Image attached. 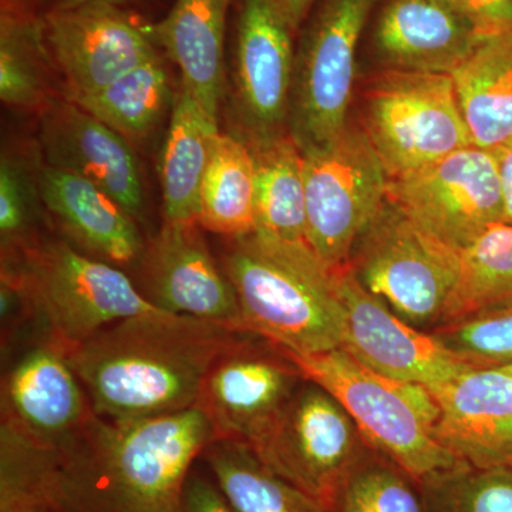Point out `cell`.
Listing matches in <instances>:
<instances>
[{"label": "cell", "mask_w": 512, "mask_h": 512, "mask_svg": "<svg viewBox=\"0 0 512 512\" xmlns=\"http://www.w3.org/2000/svg\"><path fill=\"white\" fill-rule=\"evenodd\" d=\"M212 440L195 407L131 421L94 414L53 446L0 429V498L52 512H183L192 464Z\"/></svg>", "instance_id": "cell-1"}, {"label": "cell", "mask_w": 512, "mask_h": 512, "mask_svg": "<svg viewBox=\"0 0 512 512\" xmlns=\"http://www.w3.org/2000/svg\"><path fill=\"white\" fill-rule=\"evenodd\" d=\"M244 333L158 311L114 323L67 357L97 416L150 419L194 409L208 370Z\"/></svg>", "instance_id": "cell-2"}, {"label": "cell", "mask_w": 512, "mask_h": 512, "mask_svg": "<svg viewBox=\"0 0 512 512\" xmlns=\"http://www.w3.org/2000/svg\"><path fill=\"white\" fill-rule=\"evenodd\" d=\"M220 262L237 293L244 332L296 355L340 348L345 312L336 274L305 241L261 232L227 238Z\"/></svg>", "instance_id": "cell-3"}, {"label": "cell", "mask_w": 512, "mask_h": 512, "mask_svg": "<svg viewBox=\"0 0 512 512\" xmlns=\"http://www.w3.org/2000/svg\"><path fill=\"white\" fill-rule=\"evenodd\" d=\"M2 271L15 276L45 339L66 353L114 323L160 311L123 269L84 255L62 238H42L15 258L2 259Z\"/></svg>", "instance_id": "cell-4"}, {"label": "cell", "mask_w": 512, "mask_h": 512, "mask_svg": "<svg viewBox=\"0 0 512 512\" xmlns=\"http://www.w3.org/2000/svg\"><path fill=\"white\" fill-rule=\"evenodd\" d=\"M285 352L306 380L319 384L342 404L367 446L417 483L461 463L434 439L439 406L423 384L379 375L342 348L316 355Z\"/></svg>", "instance_id": "cell-5"}, {"label": "cell", "mask_w": 512, "mask_h": 512, "mask_svg": "<svg viewBox=\"0 0 512 512\" xmlns=\"http://www.w3.org/2000/svg\"><path fill=\"white\" fill-rule=\"evenodd\" d=\"M348 266L357 281L404 322L427 330L439 325L460 272V251L384 201L357 238Z\"/></svg>", "instance_id": "cell-6"}, {"label": "cell", "mask_w": 512, "mask_h": 512, "mask_svg": "<svg viewBox=\"0 0 512 512\" xmlns=\"http://www.w3.org/2000/svg\"><path fill=\"white\" fill-rule=\"evenodd\" d=\"M362 123L389 178L474 146L451 74L377 72L363 94Z\"/></svg>", "instance_id": "cell-7"}, {"label": "cell", "mask_w": 512, "mask_h": 512, "mask_svg": "<svg viewBox=\"0 0 512 512\" xmlns=\"http://www.w3.org/2000/svg\"><path fill=\"white\" fill-rule=\"evenodd\" d=\"M379 0H322L303 29L293 64L288 134L302 154L349 124L357 49Z\"/></svg>", "instance_id": "cell-8"}, {"label": "cell", "mask_w": 512, "mask_h": 512, "mask_svg": "<svg viewBox=\"0 0 512 512\" xmlns=\"http://www.w3.org/2000/svg\"><path fill=\"white\" fill-rule=\"evenodd\" d=\"M302 156L305 241L336 271L383 207L389 177L365 130L350 121L335 140Z\"/></svg>", "instance_id": "cell-9"}, {"label": "cell", "mask_w": 512, "mask_h": 512, "mask_svg": "<svg viewBox=\"0 0 512 512\" xmlns=\"http://www.w3.org/2000/svg\"><path fill=\"white\" fill-rule=\"evenodd\" d=\"M370 450L342 404L306 379L254 448L265 466L328 510L339 485Z\"/></svg>", "instance_id": "cell-10"}, {"label": "cell", "mask_w": 512, "mask_h": 512, "mask_svg": "<svg viewBox=\"0 0 512 512\" xmlns=\"http://www.w3.org/2000/svg\"><path fill=\"white\" fill-rule=\"evenodd\" d=\"M386 198L448 247L463 251L504 224V197L493 151L470 146L413 173L389 178Z\"/></svg>", "instance_id": "cell-11"}, {"label": "cell", "mask_w": 512, "mask_h": 512, "mask_svg": "<svg viewBox=\"0 0 512 512\" xmlns=\"http://www.w3.org/2000/svg\"><path fill=\"white\" fill-rule=\"evenodd\" d=\"M305 377L281 346L244 333L208 370L195 409L214 440L255 448L268 436Z\"/></svg>", "instance_id": "cell-12"}, {"label": "cell", "mask_w": 512, "mask_h": 512, "mask_svg": "<svg viewBox=\"0 0 512 512\" xmlns=\"http://www.w3.org/2000/svg\"><path fill=\"white\" fill-rule=\"evenodd\" d=\"M293 33L275 0H239L232 57V134L247 144L288 134Z\"/></svg>", "instance_id": "cell-13"}, {"label": "cell", "mask_w": 512, "mask_h": 512, "mask_svg": "<svg viewBox=\"0 0 512 512\" xmlns=\"http://www.w3.org/2000/svg\"><path fill=\"white\" fill-rule=\"evenodd\" d=\"M47 46L63 77L66 99L100 92L158 56L146 23L121 6L87 3L46 13Z\"/></svg>", "instance_id": "cell-14"}, {"label": "cell", "mask_w": 512, "mask_h": 512, "mask_svg": "<svg viewBox=\"0 0 512 512\" xmlns=\"http://www.w3.org/2000/svg\"><path fill=\"white\" fill-rule=\"evenodd\" d=\"M335 274L345 312L340 348L360 365L390 379L426 387L471 370L430 332L404 322L382 299L363 288L348 265Z\"/></svg>", "instance_id": "cell-15"}, {"label": "cell", "mask_w": 512, "mask_h": 512, "mask_svg": "<svg viewBox=\"0 0 512 512\" xmlns=\"http://www.w3.org/2000/svg\"><path fill=\"white\" fill-rule=\"evenodd\" d=\"M201 225L163 222L136 266L138 291L154 308L241 330L237 293L214 258Z\"/></svg>", "instance_id": "cell-16"}, {"label": "cell", "mask_w": 512, "mask_h": 512, "mask_svg": "<svg viewBox=\"0 0 512 512\" xmlns=\"http://www.w3.org/2000/svg\"><path fill=\"white\" fill-rule=\"evenodd\" d=\"M45 164L79 175L106 191L138 222L146 214V190L130 141L79 104L56 97L39 113Z\"/></svg>", "instance_id": "cell-17"}, {"label": "cell", "mask_w": 512, "mask_h": 512, "mask_svg": "<svg viewBox=\"0 0 512 512\" xmlns=\"http://www.w3.org/2000/svg\"><path fill=\"white\" fill-rule=\"evenodd\" d=\"M92 402L62 348L43 338L2 382V426L37 446H53L94 416Z\"/></svg>", "instance_id": "cell-18"}, {"label": "cell", "mask_w": 512, "mask_h": 512, "mask_svg": "<svg viewBox=\"0 0 512 512\" xmlns=\"http://www.w3.org/2000/svg\"><path fill=\"white\" fill-rule=\"evenodd\" d=\"M484 40L453 0H387L370 45L379 72L453 74Z\"/></svg>", "instance_id": "cell-19"}, {"label": "cell", "mask_w": 512, "mask_h": 512, "mask_svg": "<svg viewBox=\"0 0 512 512\" xmlns=\"http://www.w3.org/2000/svg\"><path fill=\"white\" fill-rule=\"evenodd\" d=\"M439 406L434 439L477 468L512 467V376L471 369L427 387Z\"/></svg>", "instance_id": "cell-20"}, {"label": "cell", "mask_w": 512, "mask_h": 512, "mask_svg": "<svg viewBox=\"0 0 512 512\" xmlns=\"http://www.w3.org/2000/svg\"><path fill=\"white\" fill-rule=\"evenodd\" d=\"M43 208L77 251L117 268H136L146 239L138 221L100 187L79 175L39 165Z\"/></svg>", "instance_id": "cell-21"}, {"label": "cell", "mask_w": 512, "mask_h": 512, "mask_svg": "<svg viewBox=\"0 0 512 512\" xmlns=\"http://www.w3.org/2000/svg\"><path fill=\"white\" fill-rule=\"evenodd\" d=\"M232 0H175L157 23L146 25L157 49L180 69L181 87L220 121L225 94V35Z\"/></svg>", "instance_id": "cell-22"}, {"label": "cell", "mask_w": 512, "mask_h": 512, "mask_svg": "<svg viewBox=\"0 0 512 512\" xmlns=\"http://www.w3.org/2000/svg\"><path fill=\"white\" fill-rule=\"evenodd\" d=\"M220 134V121L211 119L180 87L160 158L164 222L194 224L200 220L202 183Z\"/></svg>", "instance_id": "cell-23"}, {"label": "cell", "mask_w": 512, "mask_h": 512, "mask_svg": "<svg viewBox=\"0 0 512 512\" xmlns=\"http://www.w3.org/2000/svg\"><path fill=\"white\" fill-rule=\"evenodd\" d=\"M474 146L494 150L512 140V33L485 39L451 74Z\"/></svg>", "instance_id": "cell-24"}, {"label": "cell", "mask_w": 512, "mask_h": 512, "mask_svg": "<svg viewBox=\"0 0 512 512\" xmlns=\"http://www.w3.org/2000/svg\"><path fill=\"white\" fill-rule=\"evenodd\" d=\"M45 20L22 3H2L0 15V99L15 110L40 113L55 100Z\"/></svg>", "instance_id": "cell-25"}, {"label": "cell", "mask_w": 512, "mask_h": 512, "mask_svg": "<svg viewBox=\"0 0 512 512\" xmlns=\"http://www.w3.org/2000/svg\"><path fill=\"white\" fill-rule=\"evenodd\" d=\"M247 146L255 164V232L282 241H305L306 194L301 150L289 134Z\"/></svg>", "instance_id": "cell-26"}, {"label": "cell", "mask_w": 512, "mask_h": 512, "mask_svg": "<svg viewBox=\"0 0 512 512\" xmlns=\"http://www.w3.org/2000/svg\"><path fill=\"white\" fill-rule=\"evenodd\" d=\"M201 457L222 495L237 512H330L265 466L248 444L212 440Z\"/></svg>", "instance_id": "cell-27"}, {"label": "cell", "mask_w": 512, "mask_h": 512, "mask_svg": "<svg viewBox=\"0 0 512 512\" xmlns=\"http://www.w3.org/2000/svg\"><path fill=\"white\" fill-rule=\"evenodd\" d=\"M200 225L224 238L256 231L255 164L251 148L221 133L201 188Z\"/></svg>", "instance_id": "cell-28"}, {"label": "cell", "mask_w": 512, "mask_h": 512, "mask_svg": "<svg viewBox=\"0 0 512 512\" xmlns=\"http://www.w3.org/2000/svg\"><path fill=\"white\" fill-rule=\"evenodd\" d=\"M174 97L158 55L100 92L72 101L133 143L150 137L160 126L165 113L173 110Z\"/></svg>", "instance_id": "cell-29"}, {"label": "cell", "mask_w": 512, "mask_h": 512, "mask_svg": "<svg viewBox=\"0 0 512 512\" xmlns=\"http://www.w3.org/2000/svg\"><path fill=\"white\" fill-rule=\"evenodd\" d=\"M512 305V225L488 228L460 251V272L441 323Z\"/></svg>", "instance_id": "cell-30"}, {"label": "cell", "mask_w": 512, "mask_h": 512, "mask_svg": "<svg viewBox=\"0 0 512 512\" xmlns=\"http://www.w3.org/2000/svg\"><path fill=\"white\" fill-rule=\"evenodd\" d=\"M330 512H426L420 485L370 450L339 485Z\"/></svg>", "instance_id": "cell-31"}, {"label": "cell", "mask_w": 512, "mask_h": 512, "mask_svg": "<svg viewBox=\"0 0 512 512\" xmlns=\"http://www.w3.org/2000/svg\"><path fill=\"white\" fill-rule=\"evenodd\" d=\"M426 512H512V467L461 463L420 481Z\"/></svg>", "instance_id": "cell-32"}, {"label": "cell", "mask_w": 512, "mask_h": 512, "mask_svg": "<svg viewBox=\"0 0 512 512\" xmlns=\"http://www.w3.org/2000/svg\"><path fill=\"white\" fill-rule=\"evenodd\" d=\"M45 211L39 191V165L19 154L0 161V242L2 259L15 258L42 237L39 224Z\"/></svg>", "instance_id": "cell-33"}, {"label": "cell", "mask_w": 512, "mask_h": 512, "mask_svg": "<svg viewBox=\"0 0 512 512\" xmlns=\"http://www.w3.org/2000/svg\"><path fill=\"white\" fill-rule=\"evenodd\" d=\"M429 332L471 369L512 365V305L441 323Z\"/></svg>", "instance_id": "cell-34"}, {"label": "cell", "mask_w": 512, "mask_h": 512, "mask_svg": "<svg viewBox=\"0 0 512 512\" xmlns=\"http://www.w3.org/2000/svg\"><path fill=\"white\" fill-rule=\"evenodd\" d=\"M483 39L512 33V0H453Z\"/></svg>", "instance_id": "cell-35"}, {"label": "cell", "mask_w": 512, "mask_h": 512, "mask_svg": "<svg viewBox=\"0 0 512 512\" xmlns=\"http://www.w3.org/2000/svg\"><path fill=\"white\" fill-rule=\"evenodd\" d=\"M183 512H237L222 495L217 484H212L198 476L190 474L185 484Z\"/></svg>", "instance_id": "cell-36"}, {"label": "cell", "mask_w": 512, "mask_h": 512, "mask_svg": "<svg viewBox=\"0 0 512 512\" xmlns=\"http://www.w3.org/2000/svg\"><path fill=\"white\" fill-rule=\"evenodd\" d=\"M504 197V224L512 225V140L494 148Z\"/></svg>", "instance_id": "cell-37"}, {"label": "cell", "mask_w": 512, "mask_h": 512, "mask_svg": "<svg viewBox=\"0 0 512 512\" xmlns=\"http://www.w3.org/2000/svg\"><path fill=\"white\" fill-rule=\"evenodd\" d=\"M275 2L293 32H298L311 16L313 6L318 0H275Z\"/></svg>", "instance_id": "cell-38"}, {"label": "cell", "mask_w": 512, "mask_h": 512, "mask_svg": "<svg viewBox=\"0 0 512 512\" xmlns=\"http://www.w3.org/2000/svg\"><path fill=\"white\" fill-rule=\"evenodd\" d=\"M0 512H52L46 505L25 498H0Z\"/></svg>", "instance_id": "cell-39"}, {"label": "cell", "mask_w": 512, "mask_h": 512, "mask_svg": "<svg viewBox=\"0 0 512 512\" xmlns=\"http://www.w3.org/2000/svg\"><path fill=\"white\" fill-rule=\"evenodd\" d=\"M138 2V0H53L52 9H70L76 6L87 5V3H109V5L121 6L128 3Z\"/></svg>", "instance_id": "cell-40"}, {"label": "cell", "mask_w": 512, "mask_h": 512, "mask_svg": "<svg viewBox=\"0 0 512 512\" xmlns=\"http://www.w3.org/2000/svg\"><path fill=\"white\" fill-rule=\"evenodd\" d=\"M501 370H504V372H507L508 375H511L512 376V365L510 366H505V367H501Z\"/></svg>", "instance_id": "cell-41"}, {"label": "cell", "mask_w": 512, "mask_h": 512, "mask_svg": "<svg viewBox=\"0 0 512 512\" xmlns=\"http://www.w3.org/2000/svg\"><path fill=\"white\" fill-rule=\"evenodd\" d=\"M2 3H22V0H2Z\"/></svg>", "instance_id": "cell-42"}]
</instances>
